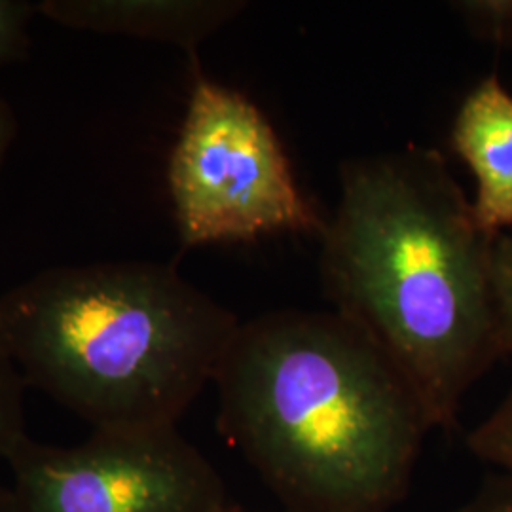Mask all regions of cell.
<instances>
[{
    "label": "cell",
    "instance_id": "2e32d148",
    "mask_svg": "<svg viewBox=\"0 0 512 512\" xmlns=\"http://www.w3.org/2000/svg\"><path fill=\"white\" fill-rule=\"evenodd\" d=\"M224 512H243L241 511V509H239V507H236V505H230V507H228V509H226V511Z\"/></svg>",
    "mask_w": 512,
    "mask_h": 512
},
{
    "label": "cell",
    "instance_id": "7c38bea8",
    "mask_svg": "<svg viewBox=\"0 0 512 512\" xmlns=\"http://www.w3.org/2000/svg\"><path fill=\"white\" fill-rule=\"evenodd\" d=\"M494 283L505 355H512V234H497L494 243Z\"/></svg>",
    "mask_w": 512,
    "mask_h": 512
},
{
    "label": "cell",
    "instance_id": "4fadbf2b",
    "mask_svg": "<svg viewBox=\"0 0 512 512\" xmlns=\"http://www.w3.org/2000/svg\"><path fill=\"white\" fill-rule=\"evenodd\" d=\"M454 512H512V475L501 473L490 478L475 497Z\"/></svg>",
    "mask_w": 512,
    "mask_h": 512
},
{
    "label": "cell",
    "instance_id": "277c9868",
    "mask_svg": "<svg viewBox=\"0 0 512 512\" xmlns=\"http://www.w3.org/2000/svg\"><path fill=\"white\" fill-rule=\"evenodd\" d=\"M167 184L184 247L325 230L262 110L202 73L169 156Z\"/></svg>",
    "mask_w": 512,
    "mask_h": 512
},
{
    "label": "cell",
    "instance_id": "8992f818",
    "mask_svg": "<svg viewBox=\"0 0 512 512\" xmlns=\"http://www.w3.org/2000/svg\"><path fill=\"white\" fill-rule=\"evenodd\" d=\"M239 0H44L38 14L57 25L101 35L181 46L190 55L243 12Z\"/></svg>",
    "mask_w": 512,
    "mask_h": 512
},
{
    "label": "cell",
    "instance_id": "7a4b0ae2",
    "mask_svg": "<svg viewBox=\"0 0 512 512\" xmlns=\"http://www.w3.org/2000/svg\"><path fill=\"white\" fill-rule=\"evenodd\" d=\"M213 384L219 429L289 512H389L433 431L382 348L338 311H270Z\"/></svg>",
    "mask_w": 512,
    "mask_h": 512
},
{
    "label": "cell",
    "instance_id": "3957f363",
    "mask_svg": "<svg viewBox=\"0 0 512 512\" xmlns=\"http://www.w3.org/2000/svg\"><path fill=\"white\" fill-rule=\"evenodd\" d=\"M0 319L25 384L93 429L177 425L239 327L160 262L42 270L0 296Z\"/></svg>",
    "mask_w": 512,
    "mask_h": 512
},
{
    "label": "cell",
    "instance_id": "52a82bcc",
    "mask_svg": "<svg viewBox=\"0 0 512 512\" xmlns=\"http://www.w3.org/2000/svg\"><path fill=\"white\" fill-rule=\"evenodd\" d=\"M452 147L476 177L478 224L501 234L512 226V93L497 74L482 78L459 107Z\"/></svg>",
    "mask_w": 512,
    "mask_h": 512
},
{
    "label": "cell",
    "instance_id": "e0dca14e",
    "mask_svg": "<svg viewBox=\"0 0 512 512\" xmlns=\"http://www.w3.org/2000/svg\"><path fill=\"white\" fill-rule=\"evenodd\" d=\"M243 512H245V511H243ZM279 512H289V511H279Z\"/></svg>",
    "mask_w": 512,
    "mask_h": 512
},
{
    "label": "cell",
    "instance_id": "6da1fadb",
    "mask_svg": "<svg viewBox=\"0 0 512 512\" xmlns=\"http://www.w3.org/2000/svg\"><path fill=\"white\" fill-rule=\"evenodd\" d=\"M321 238L338 313L382 348L433 429H452L469 389L507 357L494 283L497 234L475 217L446 158L408 147L351 160Z\"/></svg>",
    "mask_w": 512,
    "mask_h": 512
},
{
    "label": "cell",
    "instance_id": "ba28073f",
    "mask_svg": "<svg viewBox=\"0 0 512 512\" xmlns=\"http://www.w3.org/2000/svg\"><path fill=\"white\" fill-rule=\"evenodd\" d=\"M27 387L6 330L0 319V459L10 458L12 452L27 439L23 414V389Z\"/></svg>",
    "mask_w": 512,
    "mask_h": 512
},
{
    "label": "cell",
    "instance_id": "9a60e30c",
    "mask_svg": "<svg viewBox=\"0 0 512 512\" xmlns=\"http://www.w3.org/2000/svg\"><path fill=\"white\" fill-rule=\"evenodd\" d=\"M0 512H18V503L12 488L0 484Z\"/></svg>",
    "mask_w": 512,
    "mask_h": 512
},
{
    "label": "cell",
    "instance_id": "30bf717a",
    "mask_svg": "<svg viewBox=\"0 0 512 512\" xmlns=\"http://www.w3.org/2000/svg\"><path fill=\"white\" fill-rule=\"evenodd\" d=\"M38 14V2L0 0V69L29 55V27Z\"/></svg>",
    "mask_w": 512,
    "mask_h": 512
},
{
    "label": "cell",
    "instance_id": "5b68a950",
    "mask_svg": "<svg viewBox=\"0 0 512 512\" xmlns=\"http://www.w3.org/2000/svg\"><path fill=\"white\" fill-rule=\"evenodd\" d=\"M18 512H224V480L177 425L93 429L74 446L27 439L6 459Z\"/></svg>",
    "mask_w": 512,
    "mask_h": 512
},
{
    "label": "cell",
    "instance_id": "5bb4252c",
    "mask_svg": "<svg viewBox=\"0 0 512 512\" xmlns=\"http://www.w3.org/2000/svg\"><path fill=\"white\" fill-rule=\"evenodd\" d=\"M18 135V118L12 105L0 97V173L2 165L6 162V154L14 145Z\"/></svg>",
    "mask_w": 512,
    "mask_h": 512
},
{
    "label": "cell",
    "instance_id": "8fae6325",
    "mask_svg": "<svg viewBox=\"0 0 512 512\" xmlns=\"http://www.w3.org/2000/svg\"><path fill=\"white\" fill-rule=\"evenodd\" d=\"M454 6L476 37L512 46V0H463Z\"/></svg>",
    "mask_w": 512,
    "mask_h": 512
},
{
    "label": "cell",
    "instance_id": "9c48e42d",
    "mask_svg": "<svg viewBox=\"0 0 512 512\" xmlns=\"http://www.w3.org/2000/svg\"><path fill=\"white\" fill-rule=\"evenodd\" d=\"M467 448L475 458L512 475V391L467 435Z\"/></svg>",
    "mask_w": 512,
    "mask_h": 512
}]
</instances>
